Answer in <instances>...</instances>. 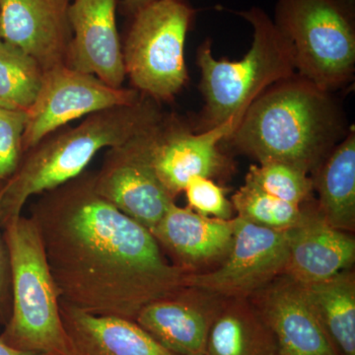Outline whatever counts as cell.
Masks as SVG:
<instances>
[{
	"label": "cell",
	"instance_id": "1",
	"mask_svg": "<svg viewBox=\"0 0 355 355\" xmlns=\"http://www.w3.org/2000/svg\"><path fill=\"white\" fill-rule=\"evenodd\" d=\"M30 217L60 301L76 309L135 321L186 286L151 231L100 197L93 172L40 195Z\"/></svg>",
	"mask_w": 355,
	"mask_h": 355
},
{
	"label": "cell",
	"instance_id": "2",
	"mask_svg": "<svg viewBox=\"0 0 355 355\" xmlns=\"http://www.w3.org/2000/svg\"><path fill=\"white\" fill-rule=\"evenodd\" d=\"M343 135V116L330 93L293 76L259 96L224 141L259 163L280 161L309 174Z\"/></svg>",
	"mask_w": 355,
	"mask_h": 355
},
{
	"label": "cell",
	"instance_id": "3",
	"mask_svg": "<svg viewBox=\"0 0 355 355\" xmlns=\"http://www.w3.org/2000/svg\"><path fill=\"white\" fill-rule=\"evenodd\" d=\"M164 119L158 102L141 94L132 104L89 114L76 127L44 137L23 153L17 170L0 186L1 227L22 214L30 198L71 181L100 151L148 132Z\"/></svg>",
	"mask_w": 355,
	"mask_h": 355
},
{
	"label": "cell",
	"instance_id": "4",
	"mask_svg": "<svg viewBox=\"0 0 355 355\" xmlns=\"http://www.w3.org/2000/svg\"><path fill=\"white\" fill-rule=\"evenodd\" d=\"M11 279L10 316L0 338L24 352L70 355L60 298L43 243L31 217H15L2 227Z\"/></svg>",
	"mask_w": 355,
	"mask_h": 355
},
{
	"label": "cell",
	"instance_id": "5",
	"mask_svg": "<svg viewBox=\"0 0 355 355\" xmlns=\"http://www.w3.org/2000/svg\"><path fill=\"white\" fill-rule=\"evenodd\" d=\"M253 27L251 49L238 62L216 60L211 42L198 51L200 90L205 100L202 130L235 120L239 125L252 103L273 84L295 76L291 46L260 7L238 12Z\"/></svg>",
	"mask_w": 355,
	"mask_h": 355
},
{
	"label": "cell",
	"instance_id": "6",
	"mask_svg": "<svg viewBox=\"0 0 355 355\" xmlns=\"http://www.w3.org/2000/svg\"><path fill=\"white\" fill-rule=\"evenodd\" d=\"M273 22L299 76L329 93L352 78L354 0H277Z\"/></svg>",
	"mask_w": 355,
	"mask_h": 355
},
{
	"label": "cell",
	"instance_id": "7",
	"mask_svg": "<svg viewBox=\"0 0 355 355\" xmlns=\"http://www.w3.org/2000/svg\"><path fill=\"white\" fill-rule=\"evenodd\" d=\"M196 14L187 0H157L133 14L123 55L135 90L161 102L184 87V44Z\"/></svg>",
	"mask_w": 355,
	"mask_h": 355
},
{
	"label": "cell",
	"instance_id": "8",
	"mask_svg": "<svg viewBox=\"0 0 355 355\" xmlns=\"http://www.w3.org/2000/svg\"><path fill=\"white\" fill-rule=\"evenodd\" d=\"M135 89L112 87L92 74L62 64L44 72L39 94L26 112L23 151L70 121L139 99Z\"/></svg>",
	"mask_w": 355,
	"mask_h": 355
},
{
	"label": "cell",
	"instance_id": "9",
	"mask_svg": "<svg viewBox=\"0 0 355 355\" xmlns=\"http://www.w3.org/2000/svg\"><path fill=\"white\" fill-rule=\"evenodd\" d=\"M230 252L220 265L186 275V286L225 298H249L284 275L288 260V230H273L235 216Z\"/></svg>",
	"mask_w": 355,
	"mask_h": 355
},
{
	"label": "cell",
	"instance_id": "10",
	"mask_svg": "<svg viewBox=\"0 0 355 355\" xmlns=\"http://www.w3.org/2000/svg\"><path fill=\"white\" fill-rule=\"evenodd\" d=\"M156 128L107 149L101 168L94 173L100 197L150 231L175 202L149 162L147 144Z\"/></svg>",
	"mask_w": 355,
	"mask_h": 355
},
{
	"label": "cell",
	"instance_id": "11",
	"mask_svg": "<svg viewBox=\"0 0 355 355\" xmlns=\"http://www.w3.org/2000/svg\"><path fill=\"white\" fill-rule=\"evenodd\" d=\"M237 125V121L230 120L193 133L177 121L164 119L151 132L147 144L149 162L174 200L193 178L214 179L231 172L232 163L222 153L220 144Z\"/></svg>",
	"mask_w": 355,
	"mask_h": 355
},
{
	"label": "cell",
	"instance_id": "12",
	"mask_svg": "<svg viewBox=\"0 0 355 355\" xmlns=\"http://www.w3.org/2000/svg\"><path fill=\"white\" fill-rule=\"evenodd\" d=\"M119 0H74L69 17L72 38L65 65L92 74L112 87H123V62L116 11Z\"/></svg>",
	"mask_w": 355,
	"mask_h": 355
},
{
	"label": "cell",
	"instance_id": "13",
	"mask_svg": "<svg viewBox=\"0 0 355 355\" xmlns=\"http://www.w3.org/2000/svg\"><path fill=\"white\" fill-rule=\"evenodd\" d=\"M249 299L272 331L280 355H338L297 280L284 273Z\"/></svg>",
	"mask_w": 355,
	"mask_h": 355
},
{
	"label": "cell",
	"instance_id": "14",
	"mask_svg": "<svg viewBox=\"0 0 355 355\" xmlns=\"http://www.w3.org/2000/svg\"><path fill=\"white\" fill-rule=\"evenodd\" d=\"M233 218L200 216L174 202L151 233L172 265L187 275H198L214 270L227 257L232 246Z\"/></svg>",
	"mask_w": 355,
	"mask_h": 355
},
{
	"label": "cell",
	"instance_id": "15",
	"mask_svg": "<svg viewBox=\"0 0 355 355\" xmlns=\"http://www.w3.org/2000/svg\"><path fill=\"white\" fill-rule=\"evenodd\" d=\"M223 297L184 286L144 306L135 322L166 349L177 355H205L207 336Z\"/></svg>",
	"mask_w": 355,
	"mask_h": 355
},
{
	"label": "cell",
	"instance_id": "16",
	"mask_svg": "<svg viewBox=\"0 0 355 355\" xmlns=\"http://www.w3.org/2000/svg\"><path fill=\"white\" fill-rule=\"evenodd\" d=\"M69 0H1L0 39L44 69L65 64L72 38Z\"/></svg>",
	"mask_w": 355,
	"mask_h": 355
},
{
	"label": "cell",
	"instance_id": "17",
	"mask_svg": "<svg viewBox=\"0 0 355 355\" xmlns=\"http://www.w3.org/2000/svg\"><path fill=\"white\" fill-rule=\"evenodd\" d=\"M303 220L288 230L286 275L302 284L330 279L354 268L355 238L329 225L320 216L314 200L305 203Z\"/></svg>",
	"mask_w": 355,
	"mask_h": 355
},
{
	"label": "cell",
	"instance_id": "18",
	"mask_svg": "<svg viewBox=\"0 0 355 355\" xmlns=\"http://www.w3.org/2000/svg\"><path fill=\"white\" fill-rule=\"evenodd\" d=\"M70 355H177L132 320L99 316L60 301Z\"/></svg>",
	"mask_w": 355,
	"mask_h": 355
},
{
	"label": "cell",
	"instance_id": "19",
	"mask_svg": "<svg viewBox=\"0 0 355 355\" xmlns=\"http://www.w3.org/2000/svg\"><path fill=\"white\" fill-rule=\"evenodd\" d=\"M205 355H280L279 343L249 298L223 297L207 336Z\"/></svg>",
	"mask_w": 355,
	"mask_h": 355
},
{
	"label": "cell",
	"instance_id": "20",
	"mask_svg": "<svg viewBox=\"0 0 355 355\" xmlns=\"http://www.w3.org/2000/svg\"><path fill=\"white\" fill-rule=\"evenodd\" d=\"M317 209L329 225L355 229V132H350L314 172Z\"/></svg>",
	"mask_w": 355,
	"mask_h": 355
},
{
	"label": "cell",
	"instance_id": "21",
	"mask_svg": "<svg viewBox=\"0 0 355 355\" xmlns=\"http://www.w3.org/2000/svg\"><path fill=\"white\" fill-rule=\"evenodd\" d=\"M324 333L338 355H355V273L343 270L330 279L303 284Z\"/></svg>",
	"mask_w": 355,
	"mask_h": 355
},
{
	"label": "cell",
	"instance_id": "22",
	"mask_svg": "<svg viewBox=\"0 0 355 355\" xmlns=\"http://www.w3.org/2000/svg\"><path fill=\"white\" fill-rule=\"evenodd\" d=\"M44 72L31 55L0 39V107L27 112L39 94Z\"/></svg>",
	"mask_w": 355,
	"mask_h": 355
},
{
	"label": "cell",
	"instance_id": "23",
	"mask_svg": "<svg viewBox=\"0 0 355 355\" xmlns=\"http://www.w3.org/2000/svg\"><path fill=\"white\" fill-rule=\"evenodd\" d=\"M231 202L240 218L273 230L295 227L306 214L305 203L297 205L284 202L246 183L236 191Z\"/></svg>",
	"mask_w": 355,
	"mask_h": 355
},
{
	"label": "cell",
	"instance_id": "24",
	"mask_svg": "<svg viewBox=\"0 0 355 355\" xmlns=\"http://www.w3.org/2000/svg\"><path fill=\"white\" fill-rule=\"evenodd\" d=\"M245 183L293 205H303L314 200L312 178L302 170L280 161H266L252 165Z\"/></svg>",
	"mask_w": 355,
	"mask_h": 355
},
{
	"label": "cell",
	"instance_id": "25",
	"mask_svg": "<svg viewBox=\"0 0 355 355\" xmlns=\"http://www.w3.org/2000/svg\"><path fill=\"white\" fill-rule=\"evenodd\" d=\"M26 112L0 107V186L9 179L22 159Z\"/></svg>",
	"mask_w": 355,
	"mask_h": 355
},
{
	"label": "cell",
	"instance_id": "26",
	"mask_svg": "<svg viewBox=\"0 0 355 355\" xmlns=\"http://www.w3.org/2000/svg\"><path fill=\"white\" fill-rule=\"evenodd\" d=\"M188 207L200 216L230 220L234 207L225 190L209 178L195 177L184 188Z\"/></svg>",
	"mask_w": 355,
	"mask_h": 355
},
{
	"label": "cell",
	"instance_id": "27",
	"mask_svg": "<svg viewBox=\"0 0 355 355\" xmlns=\"http://www.w3.org/2000/svg\"><path fill=\"white\" fill-rule=\"evenodd\" d=\"M1 216H0V323L6 324L10 316L8 302L11 299L10 266H9L8 251L3 233L1 232Z\"/></svg>",
	"mask_w": 355,
	"mask_h": 355
},
{
	"label": "cell",
	"instance_id": "28",
	"mask_svg": "<svg viewBox=\"0 0 355 355\" xmlns=\"http://www.w3.org/2000/svg\"><path fill=\"white\" fill-rule=\"evenodd\" d=\"M155 1H157V0H120V4L123 13L132 16L142 7L148 6V4Z\"/></svg>",
	"mask_w": 355,
	"mask_h": 355
},
{
	"label": "cell",
	"instance_id": "29",
	"mask_svg": "<svg viewBox=\"0 0 355 355\" xmlns=\"http://www.w3.org/2000/svg\"><path fill=\"white\" fill-rule=\"evenodd\" d=\"M0 355H44L38 352H24V350L16 349L10 345H6L0 338Z\"/></svg>",
	"mask_w": 355,
	"mask_h": 355
},
{
	"label": "cell",
	"instance_id": "30",
	"mask_svg": "<svg viewBox=\"0 0 355 355\" xmlns=\"http://www.w3.org/2000/svg\"><path fill=\"white\" fill-rule=\"evenodd\" d=\"M0 2H1V0H0Z\"/></svg>",
	"mask_w": 355,
	"mask_h": 355
}]
</instances>
